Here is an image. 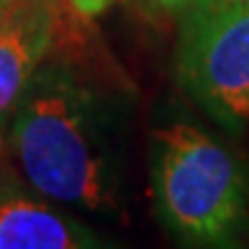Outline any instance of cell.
I'll return each instance as SVG.
<instances>
[{
  "label": "cell",
  "instance_id": "cell-5",
  "mask_svg": "<svg viewBox=\"0 0 249 249\" xmlns=\"http://www.w3.org/2000/svg\"><path fill=\"white\" fill-rule=\"evenodd\" d=\"M97 236L49 206L8 194L0 201V249H84Z\"/></svg>",
  "mask_w": 249,
  "mask_h": 249
},
{
  "label": "cell",
  "instance_id": "cell-1",
  "mask_svg": "<svg viewBox=\"0 0 249 249\" xmlns=\"http://www.w3.org/2000/svg\"><path fill=\"white\" fill-rule=\"evenodd\" d=\"M5 138L20 173L38 194L94 211L115 203L92 99L61 71L33 76Z\"/></svg>",
  "mask_w": 249,
  "mask_h": 249
},
{
  "label": "cell",
  "instance_id": "cell-3",
  "mask_svg": "<svg viewBox=\"0 0 249 249\" xmlns=\"http://www.w3.org/2000/svg\"><path fill=\"white\" fill-rule=\"evenodd\" d=\"M178 82L229 130L249 124V5L194 0L183 10Z\"/></svg>",
  "mask_w": 249,
  "mask_h": 249
},
{
  "label": "cell",
  "instance_id": "cell-4",
  "mask_svg": "<svg viewBox=\"0 0 249 249\" xmlns=\"http://www.w3.org/2000/svg\"><path fill=\"white\" fill-rule=\"evenodd\" d=\"M56 0H8L0 10V142L56 41Z\"/></svg>",
  "mask_w": 249,
  "mask_h": 249
},
{
  "label": "cell",
  "instance_id": "cell-2",
  "mask_svg": "<svg viewBox=\"0 0 249 249\" xmlns=\"http://www.w3.org/2000/svg\"><path fill=\"white\" fill-rule=\"evenodd\" d=\"M153 191L163 221L196 244H226L247 221V180L226 148L191 124L155 135Z\"/></svg>",
  "mask_w": 249,
  "mask_h": 249
},
{
  "label": "cell",
  "instance_id": "cell-7",
  "mask_svg": "<svg viewBox=\"0 0 249 249\" xmlns=\"http://www.w3.org/2000/svg\"><path fill=\"white\" fill-rule=\"evenodd\" d=\"M142 3L153 10H163V13H183L194 0H142Z\"/></svg>",
  "mask_w": 249,
  "mask_h": 249
},
{
  "label": "cell",
  "instance_id": "cell-10",
  "mask_svg": "<svg viewBox=\"0 0 249 249\" xmlns=\"http://www.w3.org/2000/svg\"><path fill=\"white\" fill-rule=\"evenodd\" d=\"M236 3H247V5H249V0H236Z\"/></svg>",
  "mask_w": 249,
  "mask_h": 249
},
{
  "label": "cell",
  "instance_id": "cell-8",
  "mask_svg": "<svg viewBox=\"0 0 249 249\" xmlns=\"http://www.w3.org/2000/svg\"><path fill=\"white\" fill-rule=\"evenodd\" d=\"M8 194H13V183L8 180V168H5V160H3V142H0V201Z\"/></svg>",
  "mask_w": 249,
  "mask_h": 249
},
{
  "label": "cell",
  "instance_id": "cell-6",
  "mask_svg": "<svg viewBox=\"0 0 249 249\" xmlns=\"http://www.w3.org/2000/svg\"><path fill=\"white\" fill-rule=\"evenodd\" d=\"M64 3H66V8H69L74 16L89 20V18L102 16L107 8H112L115 0H64Z\"/></svg>",
  "mask_w": 249,
  "mask_h": 249
},
{
  "label": "cell",
  "instance_id": "cell-9",
  "mask_svg": "<svg viewBox=\"0 0 249 249\" xmlns=\"http://www.w3.org/2000/svg\"><path fill=\"white\" fill-rule=\"evenodd\" d=\"M5 5H8V0H0V10H3Z\"/></svg>",
  "mask_w": 249,
  "mask_h": 249
}]
</instances>
